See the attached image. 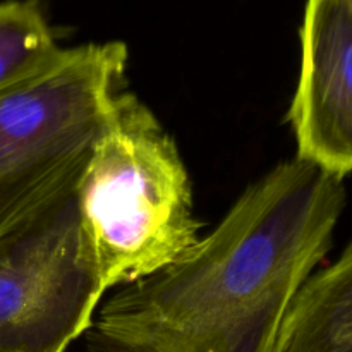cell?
Listing matches in <instances>:
<instances>
[{
  "label": "cell",
  "instance_id": "obj_1",
  "mask_svg": "<svg viewBox=\"0 0 352 352\" xmlns=\"http://www.w3.org/2000/svg\"><path fill=\"white\" fill-rule=\"evenodd\" d=\"M346 198L339 175L282 162L191 250L98 308L82 352H274Z\"/></svg>",
  "mask_w": 352,
  "mask_h": 352
},
{
  "label": "cell",
  "instance_id": "obj_2",
  "mask_svg": "<svg viewBox=\"0 0 352 352\" xmlns=\"http://www.w3.org/2000/svg\"><path fill=\"white\" fill-rule=\"evenodd\" d=\"M76 203L107 291L167 267L199 239L177 144L124 89L93 148Z\"/></svg>",
  "mask_w": 352,
  "mask_h": 352
},
{
  "label": "cell",
  "instance_id": "obj_3",
  "mask_svg": "<svg viewBox=\"0 0 352 352\" xmlns=\"http://www.w3.org/2000/svg\"><path fill=\"white\" fill-rule=\"evenodd\" d=\"M127 65L122 41L62 48L0 91V237L76 195Z\"/></svg>",
  "mask_w": 352,
  "mask_h": 352
},
{
  "label": "cell",
  "instance_id": "obj_4",
  "mask_svg": "<svg viewBox=\"0 0 352 352\" xmlns=\"http://www.w3.org/2000/svg\"><path fill=\"white\" fill-rule=\"evenodd\" d=\"M105 292L72 195L0 237V352H65Z\"/></svg>",
  "mask_w": 352,
  "mask_h": 352
},
{
  "label": "cell",
  "instance_id": "obj_5",
  "mask_svg": "<svg viewBox=\"0 0 352 352\" xmlns=\"http://www.w3.org/2000/svg\"><path fill=\"white\" fill-rule=\"evenodd\" d=\"M289 120L298 158L352 172V12L347 0H306L301 72Z\"/></svg>",
  "mask_w": 352,
  "mask_h": 352
},
{
  "label": "cell",
  "instance_id": "obj_6",
  "mask_svg": "<svg viewBox=\"0 0 352 352\" xmlns=\"http://www.w3.org/2000/svg\"><path fill=\"white\" fill-rule=\"evenodd\" d=\"M274 352H352V241L299 289Z\"/></svg>",
  "mask_w": 352,
  "mask_h": 352
},
{
  "label": "cell",
  "instance_id": "obj_7",
  "mask_svg": "<svg viewBox=\"0 0 352 352\" xmlns=\"http://www.w3.org/2000/svg\"><path fill=\"white\" fill-rule=\"evenodd\" d=\"M60 52L38 3H0V91L36 76Z\"/></svg>",
  "mask_w": 352,
  "mask_h": 352
},
{
  "label": "cell",
  "instance_id": "obj_8",
  "mask_svg": "<svg viewBox=\"0 0 352 352\" xmlns=\"http://www.w3.org/2000/svg\"><path fill=\"white\" fill-rule=\"evenodd\" d=\"M347 3H349V9H351V12H352V0H347Z\"/></svg>",
  "mask_w": 352,
  "mask_h": 352
},
{
  "label": "cell",
  "instance_id": "obj_9",
  "mask_svg": "<svg viewBox=\"0 0 352 352\" xmlns=\"http://www.w3.org/2000/svg\"><path fill=\"white\" fill-rule=\"evenodd\" d=\"M28 2H33V3H38V0H28Z\"/></svg>",
  "mask_w": 352,
  "mask_h": 352
}]
</instances>
